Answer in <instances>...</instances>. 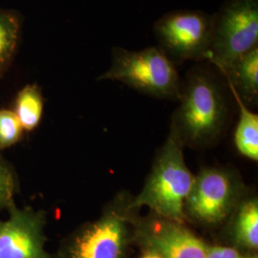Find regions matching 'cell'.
Instances as JSON below:
<instances>
[{
	"mask_svg": "<svg viewBox=\"0 0 258 258\" xmlns=\"http://www.w3.org/2000/svg\"><path fill=\"white\" fill-rule=\"evenodd\" d=\"M140 211L134 195L119 191L97 218L81 224L61 239L55 257H125L129 247L135 244Z\"/></svg>",
	"mask_w": 258,
	"mask_h": 258,
	"instance_id": "obj_1",
	"label": "cell"
},
{
	"mask_svg": "<svg viewBox=\"0 0 258 258\" xmlns=\"http://www.w3.org/2000/svg\"><path fill=\"white\" fill-rule=\"evenodd\" d=\"M178 101L169 131L184 148L209 147L220 137L228 120V105L213 75L203 68L192 69Z\"/></svg>",
	"mask_w": 258,
	"mask_h": 258,
	"instance_id": "obj_2",
	"label": "cell"
},
{
	"mask_svg": "<svg viewBox=\"0 0 258 258\" xmlns=\"http://www.w3.org/2000/svg\"><path fill=\"white\" fill-rule=\"evenodd\" d=\"M184 147L169 131L158 149L143 188L134 195L138 209L167 220L186 224L184 203L194 181V174L185 163Z\"/></svg>",
	"mask_w": 258,
	"mask_h": 258,
	"instance_id": "obj_3",
	"label": "cell"
},
{
	"mask_svg": "<svg viewBox=\"0 0 258 258\" xmlns=\"http://www.w3.org/2000/svg\"><path fill=\"white\" fill-rule=\"evenodd\" d=\"M109 68L98 81H114L153 98L178 101L182 81L176 64L158 46L131 51L114 47Z\"/></svg>",
	"mask_w": 258,
	"mask_h": 258,
	"instance_id": "obj_4",
	"label": "cell"
},
{
	"mask_svg": "<svg viewBox=\"0 0 258 258\" xmlns=\"http://www.w3.org/2000/svg\"><path fill=\"white\" fill-rule=\"evenodd\" d=\"M248 194L239 173L230 167L207 166L194 175L184 203L186 221L206 228L223 226Z\"/></svg>",
	"mask_w": 258,
	"mask_h": 258,
	"instance_id": "obj_5",
	"label": "cell"
},
{
	"mask_svg": "<svg viewBox=\"0 0 258 258\" xmlns=\"http://www.w3.org/2000/svg\"><path fill=\"white\" fill-rule=\"evenodd\" d=\"M257 44L258 0H227L213 17L208 60L224 75L236 58Z\"/></svg>",
	"mask_w": 258,
	"mask_h": 258,
	"instance_id": "obj_6",
	"label": "cell"
},
{
	"mask_svg": "<svg viewBox=\"0 0 258 258\" xmlns=\"http://www.w3.org/2000/svg\"><path fill=\"white\" fill-rule=\"evenodd\" d=\"M213 16L202 11L167 13L154 24L158 47L174 63L208 60L212 47Z\"/></svg>",
	"mask_w": 258,
	"mask_h": 258,
	"instance_id": "obj_7",
	"label": "cell"
},
{
	"mask_svg": "<svg viewBox=\"0 0 258 258\" xmlns=\"http://www.w3.org/2000/svg\"><path fill=\"white\" fill-rule=\"evenodd\" d=\"M0 219V258H56L45 249L47 213L16 205Z\"/></svg>",
	"mask_w": 258,
	"mask_h": 258,
	"instance_id": "obj_8",
	"label": "cell"
},
{
	"mask_svg": "<svg viewBox=\"0 0 258 258\" xmlns=\"http://www.w3.org/2000/svg\"><path fill=\"white\" fill-rule=\"evenodd\" d=\"M135 244L164 258H206L207 242L186 224L167 220L151 213L139 218Z\"/></svg>",
	"mask_w": 258,
	"mask_h": 258,
	"instance_id": "obj_9",
	"label": "cell"
},
{
	"mask_svg": "<svg viewBox=\"0 0 258 258\" xmlns=\"http://www.w3.org/2000/svg\"><path fill=\"white\" fill-rule=\"evenodd\" d=\"M225 226L229 246L257 253L258 198L256 194L248 192L234 209Z\"/></svg>",
	"mask_w": 258,
	"mask_h": 258,
	"instance_id": "obj_10",
	"label": "cell"
},
{
	"mask_svg": "<svg viewBox=\"0 0 258 258\" xmlns=\"http://www.w3.org/2000/svg\"><path fill=\"white\" fill-rule=\"evenodd\" d=\"M224 75L243 102H257L258 46L236 58Z\"/></svg>",
	"mask_w": 258,
	"mask_h": 258,
	"instance_id": "obj_11",
	"label": "cell"
},
{
	"mask_svg": "<svg viewBox=\"0 0 258 258\" xmlns=\"http://www.w3.org/2000/svg\"><path fill=\"white\" fill-rule=\"evenodd\" d=\"M228 83L229 88L239 108V119L234 130V146L240 155L250 161H258V115L250 110L237 91Z\"/></svg>",
	"mask_w": 258,
	"mask_h": 258,
	"instance_id": "obj_12",
	"label": "cell"
},
{
	"mask_svg": "<svg viewBox=\"0 0 258 258\" xmlns=\"http://www.w3.org/2000/svg\"><path fill=\"white\" fill-rule=\"evenodd\" d=\"M12 110L16 114L25 133H31L39 126L44 113V97L37 83L24 85L13 102Z\"/></svg>",
	"mask_w": 258,
	"mask_h": 258,
	"instance_id": "obj_13",
	"label": "cell"
},
{
	"mask_svg": "<svg viewBox=\"0 0 258 258\" xmlns=\"http://www.w3.org/2000/svg\"><path fill=\"white\" fill-rule=\"evenodd\" d=\"M21 36V19L14 10L0 8V79L8 72Z\"/></svg>",
	"mask_w": 258,
	"mask_h": 258,
	"instance_id": "obj_14",
	"label": "cell"
},
{
	"mask_svg": "<svg viewBox=\"0 0 258 258\" xmlns=\"http://www.w3.org/2000/svg\"><path fill=\"white\" fill-rule=\"evenodd\" d=\"M20 190L16 167L0 153V212L16 205V196Z\"/></svg>",
	"mask_w": 258,
	"mask_h": 258,
	"instance_id": "obj_15",
	"label": "cell"
},
{
	"mask_svg": "<svg viewBox=\"0 0 258 258\" xmlns=\"http://www.w3.org/2000/svg\"><path fill=\"white\" fill-rule=\"evenodd\" d=\"M24 134L25 131L14 111L0 108V151L19 144Z\"/></svg>",
	"mask_w": 258,
	"mask_h": 258,
	"instance_id": "obj_16",
	"label": "cell"
},
{
	"mask_svg": "<svg viewBox=\"0 0 258 258\" xmlns=\"http://www.w3.org/2000/svg\"><path fill=\"white\" fill-rule=\"evenodd\" d=\"M206 258H258V254L246 252L229 245L211 244L207 242Z\"/></svg>",
	"mask_w": 258,
	"mask_h": 258,
	"instance_id": "obj_17",
	"label": "cell"
},
{
	"mask_svg": "<svg viewBox=\"0 0 258 258\" xmlns=\"http://www.w3.org/2000/svg\"><path fill=\"white\" fill-rule=\"evenodd\" d=\"M139 258H164L161 254L151 249H142V254Z\"/></svg>",
	"mask_w": 258,
	"mask_h": 258,
	"instance_id": "obj_18",
	"label": "cell"
}]
</instances>
